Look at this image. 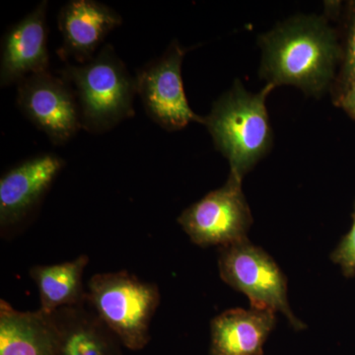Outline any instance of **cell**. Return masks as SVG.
Here are the masks:
<instances>
[{
    "label": "cell",
    "mask_w": 355,
    "mask_h": 355,
    "mask_svg": "<svg viewBox=\"0 0 355 355\" xmlns=\"http://www.w3.org/2000/svg\"><path fill=\"white\" fill-rule=\"evenodd\" d=\"M261 76L273 86L293 85L320 96L342 58L335 30L321 16L298 15L261 38Z\"/></svg>",
    "instance_id": "1"
},
{
    "label": "cell",
    "mask_w": 355,
    "mask_h": 355,
    "mask_svg": "<svg viewBox=\"0 0 355 355\" xmlns=\"http://www.w3.org/2000/svg\"><path fill=\"white\" fill-rule=\"evenodd\" d=\"M275 86L248 92L236 81L212 105L205 123L217 150L230 164V173L242 178L270 150L272 144L266 101Z\"/></svg>",
    "instance_id": "2"
},
{
    "label": "cell",
    "mask_w": 355,
    "mask_h": 355,
    "mask_svg": "<svg viewBox=\"0 0 355 355\" xmlns=\"http://www.w3.org/2000/svg\"><path fill=\"white\" fill-rule=\"evenodd\" d=\"M60 73L76 95L86 132H109L135 116L137 81L112 44H104L84 64L69 62Z\"/></svg>",
    "instance_id": "3"
},
{
    "label": "cell",
    "mask_w": 355,
    "mask_h": 355,
    "mask_svg": "<svg viewBox=\"0 0 355 355\" xmlns=\"http://www.w3.org/2000/svg\"><path fill=\"white\" fill-rule=\"evenodd\" d=\"M87 302L123 347L140 350L148 345L160 303L156 284L127 272L98 273L89 280Z\"/></svg>",
    "instance_id": "4"
},
{
    "label": "cell",
    "mask_w": 355,
    "mask_h": 355,
    "mask_svg": "<svg viewBox=\"0 0 355 355\" xmlns=\"http://www.w3.org/2000/svg\"><path fill=\"white\" fill-rule=\"evenodd\" d=\"M218 268L223 282L243 292L252 308L282 313L295 330L305 328L289 306L284 272L263 249L248 239L222 247Z\"/></svg>",
    "instance_id": "5"
},
{
    "label": "cell",
    "mask_w": 355,
    "mask_h": 355,
    "mask_svg": "<svg viewBox=\"0 0 355 355\" xmlns=\"http://www.w3.org/2000/svg\"><path fill=\"white\" fill-rule=\"evenodd\" d=\"M242 180L230 173L221 188L210 191L178 217L193 243L222 248L247 239L253 217L243 193Z\"/></svg>",
    "instance_id": "6"
},
{
    "label": "cell",
    "mask_w": 355,
    "mask_h": 355,
    "mask_svg": "<svg viewBox=\"0 0 355 355\" xmlns=\"http://www.w3.org/2000/svg\"><path fill=\"white\" fill-rule=\"evenodd\" d=\"M186 51L173 41L161 57L148 62L135 76L147 116L168 132L182 130L191 121L205 123L189 105L182 79Z\"/></svg>",
    "instance_id": "7"
},
{
    "label": "cell",
    "mask_w": 355,
    "mask_h": 355,
    "mask_svg": "<svg viewBox=\"0 0 355 355\" xmlns=\"http://www.w3.org/2000/svg\"><path fill=\"white\" fill-rule=\"evenodd\" d=\"M18 108L57 146L83 130L76 95L69 83L50 71L32 74L18 83Z\"/></svg>",
    "instance_id": "8"
},
{
    "label": "cell",
    "mask_w": 355,
    "mask_h": 355,
    "mask_svg": "<svg viewBox=\"0 0 355 355\" xmlns=\"http://www.w3.org/2000/svg\"><path fill=\"white\" fill-rule=\"evenodd\" d=\"M49 2H40L36 8L11 26L1 42L0 85L19 83L32 74L48 71Z\"/></svg>",
    "instance_id": "9"
},
{
    "label": "cell",
    "mask_w": 355,
    "mask_h": 355,
    "mask_svg": "<svg viewBox=\"0 0 355 355\" xmlns=\"http://www.w3.org/2000/svg\"><path fill=\"white\" fill-rule=\"evenodd\" d=\"M65 161L53 153L41 154L14 166L0 179V225L20 223L36 209Z\"/></svg>",
    "instance_id": "10"
},
{
    "label": "cell",
    "mask_w": 355,
    "mask_h": 355,
    "mask_svg": "<svg viewBox=\"0 0 355 355\" xmlns=\"http://www.w3.org/2000/svg\"><path fill=\"white\" fill-rule=\"evenodd\" d=\"M123 18L111 7L95 0H70L58 14L62 44L58 55L76 64L92 60L107 36L121 25Z\"/></svg>",
    "instance_id": "11"
},
{
    "label": "cell",
    "mask_w": 355,
    "mask_h": 355,
    "mask_svg": "<svg viewBox=\"0 0 355 355\" xmlns=\"http://www.w3.org/2000/svg\"><path fill=\"white\" fill-rule=\"evenodd\" d=\"M275 323L273 311H225L210 324V355H263Z\"/></svg>",
    "instance_id": "12"
},
{
    "label": "cell",
    "mask_w": 355,
    "mask_h": 355,
    "mask_svg": "<svg viewBox=\"0 0 355 355\" xmlns=\"http://www.w3.org/2000/svg\"><path fill=\"white\" fill-rule=\"evenodd\" d=\"M57 328L41 311L23 312L0 302V355H55Z\"/></svg>",
    "instance_id": "13"
},
{
    "label": "cell",
    "mask_w": 355,
    "mask_h": 355,
    "mask_svg": "<svg viewBox=\"0 0 355 355\" xmlns=\"http://www.w3.org/2000/svg\"><path fill=\"white\" fill-rule=\"evenodd\" d=\"M51 316L57 328L55 355H120L118 338L83 305L62 308Z\"/></svg>",
    "instance_id": "14"
},
{
    "label": "cell",
    "mask_w": 355,
    "mask_h": 355,
    "mask_svg": "<svg viewBox=\"0 0 355 355\" xmlns=\"http://www.w3.org/2000/svg\"><path fill=\"white\" fill-rule=\"evenodd\" d=\"M89 258L81 254L74 260L57 265L35 266L30 275L38 287L40 311L51 316L62 308L83 306L87 302L83 277Z\"/></svg>",
    "instance_id": "15"
},
{
    "label": "cell",
    "mask_w": 355,
    "mask_h": 355,
    "mask_svg": "<svg viewBox=\"0 0 355 355\" xmlns=\"http://www.w3.org/2000/svg\"><path fill=\"white\" fill-rule=\"evenodd\" d=\"M334 263L340 266L347 277L355 275V205L352 228L343 236L331 256Z\"/></svg>",
    "instance_id": "16"
},
{
    "label": "cell",
    "mask_w": 355,
    "mask_h": 355,
    "mask_svg": "<svg viewBox=\"0 0 355 355\" xmlns=\"http://www.w3.org/2000/svg\"><path fill=\"white\" fill-rule=\"evenodd\" d=\"M354 78H355V10L350 19L349 33H347L340 86Z\"/></svg>",
    "instance_id": "17"
},
{
    "label": "cell",
    "mask_w": 355,
    "mask_h": 355,
    "mask_svg": "<svg viewBox=\"0 0 355 355\" xmlns=\"http://www.w3.org/2000/svg\"><path fill=\"white\" fill-rule=\"evenodd\" d=\"M340 87L342 90L338 97V105L355 120V78Z\"/></svg>",
    "instance_id": "18"
}]
</instances>
